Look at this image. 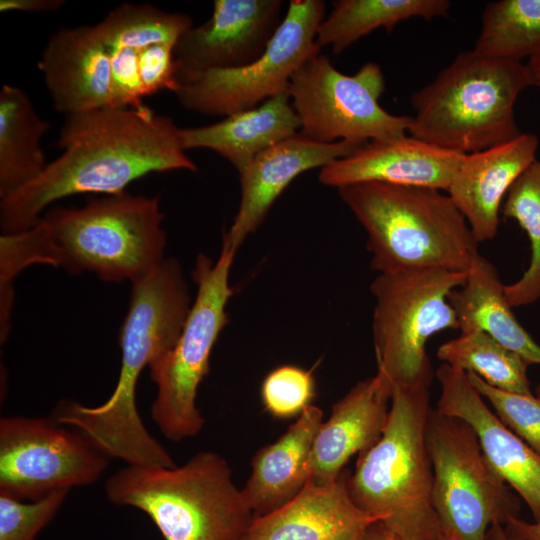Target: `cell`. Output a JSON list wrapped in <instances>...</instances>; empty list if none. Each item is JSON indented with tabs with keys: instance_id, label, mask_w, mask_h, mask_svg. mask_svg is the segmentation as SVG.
I'll return each mask as SVG.
<instances>
[{
	"instance_id": "cell-6",
	"label": "cell",
	"mask_w": 540,
	"mask_h": 540,
	"mask_svg": "<svg viewBox=\"0 0 540 540\" xmlns=\"http://www.w3.org/2000/svg\"><path fill=\"white\" fill-rule=\"evenodd\" d=\"M105 493L144 512L165 540H245L255 517L228 462L213 451L172 468L127 465L109 477Z\"/></svg>"
},
{
	"instance_id": "cell-7",
	"label": "cell",
	"mask_w": 540,
	"mask_h": 540,
	"mask_svg": "<svg viewBox=\"0 0 540 540\" xmlns=\"http://www.w3.org/2000/svg\"><path fill=\"white\" fill-rule=\"evenodd\" d=\"M532 86L526 64L474 49L460 53L414 92L408 132L438 148L470 154L510 141L520 132L514 107Z\"/></svg>"
},
{
	"instance_id": "cell-30",
	"label": "cell",
	"mask_w": 540,
	"mask_h": 540,
	"mask_svg": "<svg viewBox=\"0 0 540 540\" xmlns=\"http://www.w3.org/2000/svg\"><path fill=\"white\" fill-rule=\"evenodd\" d=\"M505 218L514 219L531 245L528 268L514 283L504 285L508 304L514 308L540 298V161L534 160L514 181L502 205Z\"/></svg>"
},
{
	"instance_id": "cell-26",
	"label": "cell",
	"mask_w": 540,
	"mask_h": 540,
	"mask_svg": "<svg viewBox=\"0 0 540 540\" xmlns=\"http://www.w3.org/2000/svg\"><path fill=\"white\" fill-rule=\"evenodd\" d=\"M450 6L447 0H338L319 25L316 44L320 48L329 46L339 54L378 28L390 32L410 18L445 17Z\"/></svg>"
},
{
	"instance_id": "cell-20",
	"label": "cell",
	"mask_w": 540,
	"mask_h": 540,
	"mask_svg": "<svg viewBox=\"0 0 540 540\" xmlns=\"http://www.w3.org/2000/svg\"><path fill=\"white\" fill-rule=\"evenodd\" d=\"M537 148L536 135L521 133L505 143L465 154L447 194L478 243L496 237L503 199L536 159Z\"/></svg>"
},
{
	"instance_id": "cell-28",
	"label": "cell",
	"mask_w": 540,
	"mask_h": 540,
	"mask_svg": "<svg viewBox=\"0 0 540 540\" xmlns=\"http://www.w3.org/2000/svg\"><path fill=\"white\" fill-rule=\"evenodd\" d=\"M474 50L516 62L532 57L540 50V0L489 2Z\"/></svg>"
},
{
	"instance_id": "cell-29",
	"label": "cell",
	"mask_w": 540,
	"mask_h": 540,
	"mask_svg": "<svg viewBox=\"0 0 540 540\" xmlns=\"http://www.w3.org/2000/svg\"><path fill=\"white\" fill-rule=\"evenodd\" d=\"M192 26V19L183 13L163 11L150 4L122 3L95 28L108 49L140 50L155 44L175 46Z\"/></svg>"
},
{
	"instance_id": "cell-19",
	"label": "cell",
	"mask_w": 540,
	"mask_h": 540,
	"mask_svg": "<svg viewBox=\"0 0 540 540\" xmlns=\"http://www.w3.org/2000/svg\"><path fill=\"white\" fill-rule=\"evenodd\" d=\"M349 471L333 481H308L289 502L255 516L245 540H362L378 518L361 510L348 491Z\"/></svg>"
},
{
	"instance_id": "cell-22",
	"label": "cell",
	"mask_w": 540,
	"mask_h": 540,
	"mask_svg": "<svg viewBox=\"0 0 540 540\" xmlns=\"http://www.w3.org/2000/svg\"><path fill=\"white\" fill-rule=\"evenodd\" d=\"M323 412L309 405L275 442L251 459V473L241 489L255 516L292 500L310 479V455Z\"/></svg>"
},
{
	"instance_id": "cell-27",
	"label": "cell",
	"mask_w": 540,
	"mask_h": 540,
	"mask_svg": "<svg viewBox=\"0 0 540 540\" xmlns=\"http://www.w3.org/2000/svg\"><path fill=\"white\" fill-rule=\"evenodd\" d=\"M436 355L443 363L472 372L487 384L505 391L533 394L530 366L482 330H471L441 344Z\"/></svg>"
},
{
	"instance_id": "cell-31",
	"label": "cell",
	"mask_w": 540,
	"mask_h": 540,
	"mask_svg": "<svg viewBox=\"0 0 540 540\" xmlns=\"http://www.w3.org/2000/svg\"><path fill=\"white\" fill-rule=\"evenodd\" d=\"M472 386L488 402L498 419L540 455V398L498 389L472 372Z\"/></svg>"
},
{
	"instance_id": "cell-34",
	"label": "cell",
	"mask_w": 540,
	"mask_h": 540,
	"mask_svg": "<svg viewBox=\"0 0 540 540\" xmlns=\"http://www.w3.org/2000/svg\"><path fill=\"white\" fill-rule=\"evenodd\" d=\"M174 48L175 46L170 44H155L137 50L144 96L162 90L175 93L178 89Z\"/></svg>"
},
{
	"instance_id": "cell-9",
	"label": "cell",
	"mask_w": 540,
	"mask_h": 540,
	"mask_svg": "<svg viewBox=\"0 0 540 540\" xmlns=\"http://www.w3.org/2000/svg\"><path fill=\"white\" fill-rule=\"evenodd\" d=\"M236 251L222 246L216 261L199 254L192 277L197 294L175 346L150 369L157 387L151 417L168 440L194 437L205 419L197 407L198 388L209 371L213 347L229 322L233 294L229 275Z\"/></svg>"
},
{
	"instance_id": "cell-25",
	"label": "cell",
	"mask_w": 540,
	"mask_h": 540,
	"mask_svg": "<svg viewBox=\"0 0 540 540\" xmlns=\"http://www.w3.org/2000/svg\"><path fill=\"white\" fill-rule=\"evenodd\" d=\"M50 122L37 113L20 87L3 84L0 90V199L35 180L48 163L41 138Z\"/></svg>"
},
{
	"instance_id": "cell-37",
	"label": "cell",
	"mask_w": 540,
	"mask_h": 540,
	"mask_svg": "<svg viewBox=\"0 0 540 540\" xmlns=\"http://www.w3.org/2000/svg\"><path fill=\"white\" fill-rule=\"evenodd\" d=\"M504 529L511 540H540V522H528L517 517L508 521Z\"/></svg>"
},
{
	"instance_id": "cell-5",
	"label": "cell",
	"mask_w": 540,
	"mask_h": 540,
	"mask_svg": "<svg viewBox=\"0 0 540 540\" xmlns=\"http://www.w3.org/2000/svg\"><path fill=\"white\" fill-rule=\"evenodd\" d=\"M430 387L394 388L380 438L348 477L353 502L406 540H439L426 426Z\"/></svg>"
},
{
	"instance_id": "cell-15",
	"label": "cell",
	"mask_w": 540,
	"mask_h": 540,
	"mask_svg": "<svg viewBox=\"0 0 540 540\" xmlns=\"http://www.w3.org/2000/svg\"><path fill=\"white\" fill-rule=\"evenodd\" d=\"M436 411L468 423L490 465L540 522V455L508 429L469 381L464 370L442 363Z\"/></svg>"
},
{
	"instance_id": "cell-2",
	"label": "cell",
	"mask_w": 540,
	"mask_h": 540,
	"mask_svg": "<svg viewBox=\"0 0 540 540\" xmlns=\"http://www.w3.org/2000/svg\"><path fill=\"white\" fill-rule=\"evenodd\" d=\"M163 219L157 196L126 191L80 208H48L33 227L1 235L0 307L12 309L13 280L36 264L110 282L145 276L165 259Z\"/></svg>"
},
{
	"instance_id": "cell-17",
	"label": "cell",
	"mask_w": 540,
	"mask_h": 540,
	"mask_svg": "<svg viewBox=\"0 0 540 540\" xmlns=\"http://www.w3.org/2000/svg\"><path fill=\"white\" fill-rule=\"evenodd\" d=\"M465 154L413 136L368 141L320 169L319 181L335 188L361 182L422 186L447 191Z\"/></svg>"
},
{
	"instance_id": "cell-18",
	"label": "cell",
	"mask_w": 540,
	"mask_h": 540,
	"mask_svg": "<svg viewBox=\"0 0 540 540\" xmlns=\"http://www.w3.org/2000/svg\"><path fill=\"white\" fill-rule=\"evenodd\" d=\"M53 107L65 115L117 107L108 48L95 25L57 30L38 62Z\"/></svg>"
},
{
	"instance_id": "cell-35",
	"label": "cell",
	"mask_w": 540,
	"mask_h": 540,
	"mask_svg": "<svg viewBox=\"0 0 540 540\" xmlns=\"http://www.w3.org/2000/svg\"><path fill=\"white\" fill-rule=\"evenodd\" d=\"M111 83L117 107H141L144 96L138 68V52L132 48L108 49Z\"/></svg>"
},
{
	"instance_id": "cell-41",
	"label": "cell",
	"mask_w": 540,
	"mask_h": 540,
	"mask_svg": "<svg viewBox=\"0 0 540 540\" xmlns=\"http://www.w3.org/2000/svg\"><path fill=\"white\" fill-rule=\"evenodd\" d=\"M534 394L540 398V383L536 386Z\"/></svg>"
},
{
	"instance_id": "cell-12",
	"label": "cell",
	"mask_w": 540,
	"mask_h": 540,
	"mask_svg": "<svg viewBox=\"0 0 540 540\" xmlns=\"http://www.w3.org/2000/svg\"><path fill=\"white\" fill-rule=\"evenodd\" d=\"M385 79L380 66L364 64L347 75L318 53L294 73L288 93L300 120V133L321 143H366L406 136L411 116L393 115L380 104Z\"/></svg>"
},
{
	"instance_id": "cell-8",
	"label": "cell",
	"mask_w": 540,
	"mask_h": 540,
	"mask_svg": "<svg viewBox=\"0 0 540 540\" xmlns=\"http://www.w3.org/2000/svg\"><path fill=\"white\" fill-rule=\"evenodd\" d=\"M467 276L468 271L422 269L379 273L371 283L377 374L392 392L430 387L434 373L426 345L441 331L459 329L449 294Z\"/></svg>"
},
{
	"instance_id": "cell-33",
	"label": "cell",
	"mask_w": 540,
	"mask_h": 540,
	"mask_svg": "<svg viewBox=\"0 0 540 540\" xmlns=\"http://www.w3.org/2000/svg\"><path fill=\"white\" fill-rule=\"evenodd\" d=\"M69 490L25 502L0 493V540H35L53 519Z\"/></svg>"
},
{
	"instance_id": "cell-4",
	"label": "cell",
	"mask_w": 540,
	"mask_h": 540,
	"mask_svg": "<svg viewBox=\"0 0 540 540\" xmlns=\"http://www.w3.org/2000/svg\"><path fill=\"white\" fill-rule=\"evenodd\" d=\"M337 190L365 229L371 268L379 273L468 271L479 254L466 219L441 190L383 182Z\"/></svg>"
},
{
	"instance_id": "cell-38",
	"label": "cell",
	"mask_w": 540,
	"mask_h": 540,
	"mask_svg": "<svg viewBox=\"0 0 540 540\" xmlns=\"http://www.w3.org/2000/svg\"><path fill=\"white\" fill-rule=\"evenodd\" d=\"M362 540H406L389 527H387L383 522L377 521L373 523Z\"/></svg>"
},
{
	"instance_id": "cell-39",
	"label": "cell",
	"mask_w": 540,
	"mask_h": 540,
	"mask_svg": "<svg viewBox=\"0 0 540 540\" xmlns=\"http://www.w3.org/2000/svg\"><path fill=\"white\" fill-rule=\"evenodd\" d=\"M526 66L532 86L540 88V50L528 59Z\"/></svg>"
},
{
	"instance_id": "cell-3",
	"label": "cell",
	"mask_w": 540,
	"mask_h": 540,
	"mask_svg": "<svg viewBox=\"0 0 540 540\" xmlns=\"http://www.w3.org/2000/svg\"><path fill=\"white\" fill-rule=\"evenodd\" d=\"M131 283L129 309L119 336L121 367L113 393L95 407L60 401L50 417L84 434L107 457L127 465L171 468L176 466L173 458L140 418L136 385L143 369L175 346L192 303L181 265L173 257Z\"/></svg>"
},
{
	"instance_id": "cell-14",
	"label": "cell",
	"mask_w": 540,
	"mask_h": 540,
	"mask_svg": "<svg viewBox=\"0 0 540 540\" xmlns=\"http://www.w3.org/2000/svg\"><path fill=\"white\" fill-rule=\"evenodd\" d=\"M281 0H215L212 16L177 41V75L244 66L266 50L281 20Z\"/></svg>"
},
{
	"instance_id": "cell-23",
	"label": "cell",
	"mask_w": 540,
	"mask_h": 540,
	"mask_svg": "<svg viewBox=\"0 0 540 540\" xmlns=\"http://www.w3.org/2000/svg\"><path fill=\"white\" fill-rule=\"evenodd\" d=\"M301 124L288 91L223 120L195 128H180L184 150L211 149L241 174L255 157L274 144L294 136Z\"/></svg>"
},
{
	"instance_id": "cell-16",
	"label": "cell",
	"mask_w": 540,
	"mask_h": 540,
	"mask_svg": "<svg viewBox=\"0 0 540 540\" xmlns=\"http://www.w3.org/2000/svg\"><path fill=\"white\" fill-rule=\"evenodd\" d=\"M363 144L349 140L321 143L298 132L258 154L239 174L241 200L233 223L223 237L222 246L237 251L298 175L346 157Z\"/></svg>"
},
{
	"instance_id": "cell-24",
	"label": "cell",
	"mask_w": 540,
	"mask_h": 540,
	"mask_svg": "<svg viewBox=\"0 0 540 540\" xmlns=\"http://www.w3.org/2000/svg\"><path fill=\"white\" fill-rule=\"evenodd\" d=\"M461 332L482 330L529 365H540V346L522 327L508 304L494 265L478 254L465 283L449 294Z\"/></svg>"
},
{
	"instance_id": "cell-10",
	"label": "cell",
	"mask_w": 540,
	"mask_h": 540,
	"mask_svg": "<svg viewBox=\"0 0 540 540\" xmlns=\"http://www.w3.org/2000/svg\"><path fill=\"white\" fill-rule=\"evenodd\" d=\"M426 442L432 502L445 538L485 540L492 526L519 517L522 500L490 465L468 423L432 408Z\"/></svg>"
},
{
	"instance_id": "cell-40",
	"label": "cell",
	"mask_w": 540,
	"mask_h": 540,
	"mask_svg": "<svg viewBox=\"0 0 540 540\" xmlns=\"http://www.w3.org/2000/svg\"><path fill=\"white\" fill-rule=\"evenodd\" d=\"M485 540H511V539L507 536L503 525H494L488 530Z\"/></svg>"
},
{
	"instance_id": "cell-13",
	"label": "cell",
	"mask_w": 540,
	"mask_h": 540,
	"mask_svg": "<svg viewBox=\"0 0 540 540\" xmlns=\"http://www.w3.org/2000/svg\"><path fill=\"white\" fill-rule=\"evenodd\" d=\"M108 458L84 434L51 417L0 419V493L18 500L94 483Z\"/></svg>"
},
{
	"instance_id": "cell-21",
	"label": "cell",
	"mask_w": 540,
	"mask_h": 540,
	"mask_svg": "<svg viewBox=\"0 0 540 540\" xmlns=\"http://www.w3.org/2000/svg\"><path fill=\"white\" fill-rule=\"evenodd\" d=\"M391 396V386L376 373L357 382L332 406L313 442L310 481L335 480L352 456L376 443L387 423Z\"/></svg>"
},
{
	"instance_id": "cell-42",
	"label": "cell",
	"mask_w": 540,
	"mask_h": 540,
	"mask_svg": "<svg viewBox=\"0 0 540 540\" xmlns=\"http://www.w3.org/2000/svg\"><path fill=\"white\" fill-rule=\"evenodd\" d=\"M439 540H448L447 538H445L443 535L441 536V538Z\"/></svg>"
},
{
	"instance_id": "cell-32",
	"label": "cell",
	"mask_w": 540,
	"mask_h": 540,
	"mask_svg": "<svg viewBox=\"0 0 540 540\" xmlns=\"http://www.w3.org/2000/svg\"><path fill=\"white\" fill-rule=\"evenodd\" d=\"M315 396V380L310 371L294 365L272 370L261 385L265 409L280 419L299 416Z\"/></svg>"
},
{
	"instance_id": "cell-11",
	"label": "cell",
	"mask_w": 540,
	"mask_h": 540,
	"mask_svg": "<svg viewBox=\"0 0 540 540\" xmlns=\"http://www.w3.org/2000/svg\"><path fill=\"white\" fill-rule=\"evenodd\" d=\"M324 13L321 0H291L265 52L255 61L177 75L174 94L179 103L191 111L226 117L288 91L297 69L320 53L316 32Z\"/></svg>"
},
{
	"instance_id": "cell-1",
	"label": "cell",
	"mask_w": 540,
	"mask_h": 540,
	"mask_svg": "<svg viewBox=\"0 0 540 540\" xmlns=\"http://www.w3.org/2000/svg\"><path fill=\"white\" fill-rule=\"evenodd\" d=\"M174 121L141 107H102L65 115L61 155L32 182L0 199L2 234L33 227L54 202L77 194L114 195L151 173L197 171Z\"/></svg>"
},
{
	"instance_id": "cell-36",
	"label": "cell",
	"mask_w": 540,
	"mask_h": 540,
	"mask_svg": "<svg viewBox=\"0 0 540 540\" xmlns=\"http://www.w3.org/2000/svg\"><path fill=\"white\" fill-rule=\"evenodd\" d=\"M65 4L64 0H0V12L50 13Z\"/></svg>"
}]
</instances>
